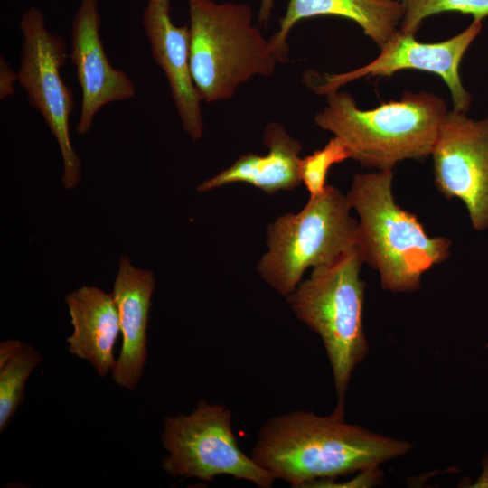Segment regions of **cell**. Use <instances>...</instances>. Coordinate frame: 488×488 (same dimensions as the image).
<instances>
[{
  "label": "cell",
  "instance_id": "8fae6325",
  "mask_svg": "<svg viewBox=\"0 0 488 488\" xmlns=\"http://www.w3.org/2000/svg\"><path fill=\"white\" fill-rule=\"evenodd\" d=\"M101 16L98 0H81L71 24L69 58L81 89L80 113L76 131L86 134L104 106L132 99L136 86L123 70L109 62L99 34Z\"/></svg>",
  "mask_w": 488,
  "mask_h": 488
},
{
  "label": "cell",
  "instance_id": "8992f818",
  "mask_svg": "<svg viewBox=\"0 0 488 488\" xmlns=\"http://www.w3.org/2000/svg\"><path fill=\"white\" fill-rule=\"evenodd\" d=\"M346 194L333 185L309 197L303 209L276 218L267 228V250L257 265L259 277L286 297L306 269L330 265L357 246V221Z\"/></svg>",
  "mask_w": 488,
  "mask_h": 488
},
{
  "label": "cell",
  "instance_id": "603a6c76",
  "mask_svg": "<svg viewBox=\"0 0 488 488\" xmlns=\"http://www.w3.org/2000/svg\"><path fill=\"white\" fill-rule=\"evenodd\" d=\"M467 487L472 488H488V454L482 461V472L477 480Z\"/></svg>",
  "mask_w": 488,
  "mask_h": 488
},
{
  "label": "cell",
  "instance_id": "2e32d148",
  "mask_svg": "<svg viewBox=\"0 0 488 488\" xmlns=\"http://www.w3.org/2000/svg\"><path fill=\"white\" fill-rule=\"evenodd\" d=\"M405 12L402 0H289L279 30L269 42L278 61H287V36L298 21L317 15H337L358 23L380 47L397 33Z\"/></svg>",
  "mask_w": 488,
  "mask_h": 488
},
{
  "label": "cell",
  "instance_id": "cb8c5ba5",
  "mask_svg": "<svg viewBox=\"0 0 488 488\" xmlns=\"http://www.w3.org/2000/svg\"><path fill=\"white\" fill-rule=\"evenodd\" d=\"M272 7H273V0H262L260 10H259L258 20L263 24H266L267 23Z\"/></svg>",
  "mask_w": 488,
  "mask_h": 488
},
{
  "label": "cell",
  "instance_id": "d4e9b609",
  "mask_svg": "<svg viewBox=\"0 0 488 488\" xmlns=\"http://www.w3.org/2000/svg\"><path fill=\"white\" fill-rule=\"evenodd\" d=\"M406 0H402V2L404 3Z\"/></svg>",
  "mask_w": 488,
  "mask_h": 488
},
{
  "label": "cell",
  "instance_id": "7402d4cb",
  "mask_svg": "<svg viewBox=\"0 0 488 488\" xmlns=\"http://www.w3.org/2000/svg\"><path fill=\"white\" fill-rule=\"evenodd\" d=\"M23 343L19 340H5L0 343V365L8 361L20 350Z\"/></svg>",
  "mask_w": 488,
  "mask_h": 488
},
{
  "label": "cell",
  "instance_id": "52a82bcc",
  "mask_svg": "<svg viewBox=\"0 0 488 488\" xmlns=\"http://www.w3.org/2000/svg\"><path fill=\"white\" fill-rule=\"evenodd\" d=\"M231 419L226 406L205 400L188 415L166 417L161 443L168 455L162 461L163 470L174 478L212 482L219 475H230L271 487L277 477L241 451Z\"/></svg>",
  "mask_w": 488,
  "mask_h": 488
},
{
  "label": "cell",
  "instance_id": "3957f363",
  "mask_svg": "<svg viewBox=\"0 0 488 488\" xmlns=\"http://www.w3.org/2000/svg\"><path fill=\"white\" fill-rule=\"evenodd\" d=\"M327 105L314 117L323 130L339 137L351 159L377 171L392 170L407 159L431 154L448 110L443 99L428 92H405L399 100L362 110L348 92L326 95Z\"/></svg>",
  "mask_w": 488,
  "mask_h": 488
},
{
  "label": "cell",
  "instance_id": "5bb4252c",
  "mask_svg": "<svg viewBox=\"0 0 488 488\" xmlns=\"http://www.w3.org/2000/svg\"><path fill=\"white\" fill-rule=\"evenodd\" d=\"M263 142L268 147L267 155H239L230 166L200 183L197 191L208 192L233 183H249L269 195L297 188L302 183L301 144L277 122L267 125Z\"/></svg>",
  "mask_w": 488,
  "mask_h": 488
},
{
  "label": "cell",
  "instance_id": "ac0fdd59",
  "mask_svg": "<svg viewBox=\"0 0 488 488\" xmlns=\"http://www.w3.org/2000/svg\"><path fill=\"white\" fill-rule=\"evenodd\" d=\"M404 4L406 12L399 31L405 33L415 34L425 18L443 12L472 14L474 20L488 16V0H406Z\"/></svg>",
  "mask_w": 488,
  "mask_h": 488
},
{
  "label": "cell",
  "instance_id": "30bf717a",
  "mask_svg": "<svg viewBox=\"0 0 488 488\" xmlns=\"http://www.w3.org/2000/svg\"><path fill=\"white\" fill-rule=\"evenodd\" d=\"M482 26V20H474L457 35L435 43L418 42L415 34L399 30L380 47V53L375 60L344 73L326 74L314 91L327 95L359 78L391 76L402 70H418L441 77L450 90L454 110L466 113L472 98L462 84L459 64Z\"/></svg>",
  "mask_w": 488,
  "mask_h": 488
},
{
  "label": "cell",
  "instance_id": "d6986e66",
  "mask_svg": "<svg viewBox=\"0 0 488 488\" xmlns=\"http://www.w3.org/2000/svg\"><path fill=\"white\" fill-rule=\"evenodd\" d=\"M349 158H351L349 150L337 136H333L323 148L301 158L299 174L309 197H315L324 192L327 185V174L332 165Z\"/></svg>",
  "mask_w": 488,
  "mask_h": 488
},
{
  "label": "cell",
  "instance_id": "44dd1931",
  "mask_svg": "<svg viewBox=\"0 0 488 488\" xmlns=\"http://www.w3.org/2000/svg\"><path fill=\"white\" fill-rule=\"evenodd\" d=\"M18 80L17 71H14L9 62L0 56V99H5L14 93V83Z\"/></svg>",
  "mask_w": 488,
  "mask_h": 488
},
{
  "label": "cell",
  "instance_id": "7a4b0ae2",
  "mask_svg": "<svg viewBox=\"0 0 488 488\" xmlns=\"http://www.w3.org/2000/svg\"><path fill=\"white\" fill-rule=\"evenodd\" d=\"M392 182V170L355 174L346 196L359 218L363 263L378 272L382 289L413 292L427 271L449 258L452 241L428 235L417 215L396 202Z\"/></svg>",
  "mask_w": 488,
  "mask_h": 488
},
{
  "label": "cell",
  "instance_id": "9c48e42d",
  "mask_svg": "<svg viewBox=\"0 0 488 488\" xmlns=\"http://www.w3.org/2000/svg\"><path fill=\"white\" fill-rule=\"evenodd\" d=\"M430 155L434 183L446 199H458L472 228L488 230V117L475 120L448 111Z\"/></svg>",
  "mask_w": 488,
  "mask_h": 488
},
{
  "label": "cell",
  "instance_id": "7c38bea8",
  "mask_svg": "<svg viewBox=\"0 0 488 488\" xmlns=\"http://www.w3.org/2000/svg\"><path fill=\"white\" fill-rule=\"evenodd\" d=\"M171 0H146L142 24L150 42L152 57L165 74L172 99L186 134L202 136V99L190 65V30L171 18Z\"/></svg>",
  "mask_w": 488,
  "mask_h": 488
},
{
  "label": "cell",
  "instance_id": "6da1fadb",
  "mask_svg": "<svg viewBox=\"0 0 488 488\" xmlns=\"http://www.w3.org/2000/svg\"><path fill=\"white\" fill-rule=\"evenodd\" d=\"M413 445L349 424L333 411L296 410L273 417L260 428L252 458L277 479L304 488L336 480L408 454Z\"/></svg>",
  "mask_w": 488,
  "mask_h": 488
},
{
  "label": "cell",
  "instance_id": "9a60e30c",
  "mask_svg": "<svg viewBox=\"0 0 488 488\" xmlns=\"http://www.w3.org/2000/svg\"><path fill=\"white\" fill-rule=\"evenodd\" d=\"M73 332L67 338L69 352L89 361L99 377L116 364L114 346L120 322L112 295L83 286L65 296Z\"/></svg>",
  "mask_w": 488,
  "mask_h": 488
},
{
  "label": "cell",
  "instance_id": "4fadbf2b",
  "mask_svg": "<svg viewBox=\"0 0 488 488\" xmlns=\"http://www.w3.org/2000/svg\"><path fill=\"white\" fill-rule=\"evenodd\" d=\"M155 286L152 271L134 267L127 256L120 258L111 295L118 311L122 346L111 371L114 381L129 391L138 385L146 361V330Z\"/></svg>",
  "mask_w": 488,
  "mask_h": 488
},
{
  "label": "cell",
  "instance_id": "ba28073f",
  "mask_svg": "<svg viewBox=\"0 0 488 488\" xmlns=\"http://www.w3.org/2000/svg\"><path fill=\"white\" fill-rule=\"evenodd\" d=\"M19 27L23 42L18 83L26 92L30 106L41 114L58 143L63 163V187L73 189L80 179L81 164L70 136L73 93L61 72L69 57L66 43L47 29L42 12L35 6L24 11Z\"/></svg>",
  "mask_w": 488,
  "mask_h": 488
},
{
  "label": "cell",
  "instance_id": "277c9868",
  "mask_svg": "<svg viewBox=\"0 0 488 488\" xmlns=\"http://www.w3.org/2000/svg\"><path fill=\"white\" fill-rule=\"evenodd\" d=\"M363 264L355 248L330 265L313 268L286 297L297 319L323 342L338 397L333 411L343 415L352 374L369 352L363 329L365 282L360 275Z\"/></svg>",
  "mask_w": 488,
  "mask_h": 488
},
{
  "label": "cell",
  "instance_id": "e0dca14e",
  "mask_svg": "<svg viewBox=\"0 0 488 488\" xmlns=\"http://www.w3.org/2000/svg\"><path fill=\"white\" fill-rule=\"evenodd\" d=\"M41 361V354L33 346L23 343L14 356L0 365L1 433L23 400L25 383Z\"/></svg>",
  "mask_w": 488,
  "mask_h": 488
},
{
  "label": "cell",
  "instance_id": "5b68a950",
  "mask_svg": "<svg viewBox=\"0 0 488 488\" xmlns=\"http://www.w3.org/2000/svg\"><path fill=\"white\" fill-rule=\"evenodd\" d=\"M190 65L202 101L230 99L252 77H269L279 61L244 4L188 0Z\"/></svg>",
  "mask_w": 488,
  "mask_h": 488
},
{
  "label": "cell",
  "instance_id": "ffe728a7",
  "mask_svg": "<svg viewBox=\"0 0 488 488\" xmlns=\"http://www.w3.org/2000/svg\"><path fill=\"white\" fill-rule=\"evenodd\" d=\"M383 474L379 469L373 468L357 473V475L346 481L336 482L335 480L317 481L310 483V487H371L380 484L382 481Z\"/></svg>",
  "mask_w": 488,
  "mask_h": 488
}]
</instances>
